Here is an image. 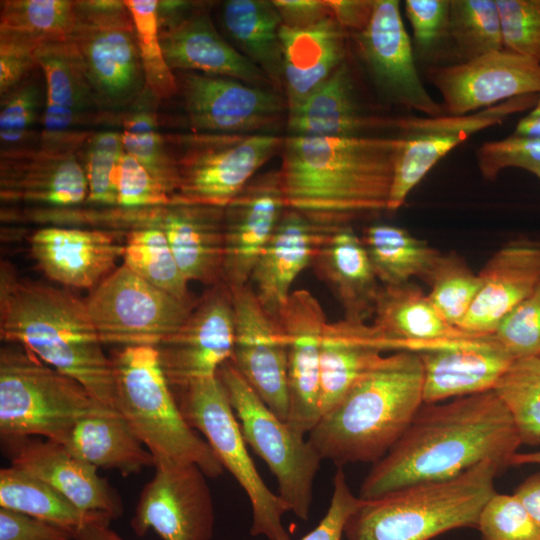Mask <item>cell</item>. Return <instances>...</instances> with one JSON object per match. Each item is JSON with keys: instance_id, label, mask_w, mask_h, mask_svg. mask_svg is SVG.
<instances>
[{"instance_id": "6da1fadb", "label": "cell", "mask_w": 540, "mask_h": 540, "mask_svg": "<svg viewBox=\"0 0 540 540\" xmlns=\"http://www.w3.org/2000/svg\"><path fill=\"white\" fill-rule=\"evenodd\" d=\"M521 444L511 415L493 390L424 403L398 442L372 465L358 496L369 500L447 480L486 459L507 468Z\"/></svg>"}, {"instance_id": "7a4b0ae2", "label": "cell", "mask_w": 540, "mask_h": 540, "mask_svg": "<svg viewBox=\"0 0 540 540\" xmlns=\"http://www.w3.org/2000/svg\"><path fill=\"white\" fill-rule=\"evenodd\" d=\"M401 137L287 135L281 149L286 207L325 228L387 210Z\"/></svg>"}, {"instance_id": "3957f363", "label": "cell", "mask_w": 540, "mask_h": 540, "mask_svg": "<svg viewBox=\"0 0 540 540\" xmlns=\"http://www.w3.org/2000/svg\"><path fill=\"white\" fill-rule=\"evenodd\" d=\"M0 337L24 346L81 383L99 405L116 410L112 363L85 301L64 289L21 280L2 262Z\"/></svg>"}, {"instance_id": "277c9868", "label": "cell", "mask_w": 540, "mask_h": 540, "mask_svg": "<svg viewBox=\"0 0 540 540\" xmlns=\"http://www.w3.org/2000/svg\"><path fill=\"white\" fill-rule=\"evenodd\" d=\"M423 402L416 352L398 351L360 379L307 435L322 460L338 466L379 461L405 433Z\"/></svg>"}, {"instance_id": "5b68a950", "label": "cell", "mask_w": 540, "mask_h": 540, "mask_svg": "<svg viewBox=\"0 0 540 540\" xmlns=\"http://www.w3.org/2000/svg\"><path fill=\"white\" fill-rule=\"evenodd\" d=\"M505 468L486 459L443 481L411 485L363 500L349 518L347 540H430L458 528H476L495 478Z\"/></svg>"}, {"instance_id": "8992f818", "label": "cell", "mask_w": 540, "mask_h": 540, "mask_svg": "<svg viewBox=\"0 0 540 540\" xmlns=\"http://www.w3.org/2000/svg\"><path fill=\"white\" fill-rule=\"evenodd\" d=\"M115 409L161 463L195 464L208 478L224 467L214 451L182 415L156 347H116L109 356Z\"/></svg>"}, {"instance_id": "52a82bcc", "label": "cell", "mask_w": 540, "mask_h": 540, "mask_svg": "<svg viewBox=\"0 0 540 540\" xmlns=\"http://www.w3.org/2000/svg\"><path fill=\"white\" fill-rule=\"evenodd\" d=\"M100 406L81 383L24 346L1 348V440L38 436L62 443L81 417Z\"/></svg>"}, {"instance_id": "ba28073f", "label": "cell", "mask_w": 540, "mask_h": 540, "mask_svg": "<svg viewBox=\"0 0 540 540\" xmlns=\"http://www.w3.org/2000/svg\"><path fill=\"white\" fill-rule=\"evenodd\" d=\"M70 40L101 110L120 118L146 91L136 28L125 1H76Z\"/></svg>"}, {"instance_id": "9c48e42d", "label": "cell", "mask_w": 540, "mask_h": 540, "mask_svg": "<svg viewBox=\"0 0 540 540\" xmlns=\"http://www.w3.org/2000/svg\"><path fill=\"white\" fill-rule=\"evenodd\" d=\"M172 390L187 423L204 435L224 469L248 496L252 510L250 534L268 540H291L282 522L289 507L258 473L218 376Z\"/></svg>"}, {"instance_id": "30bf717a", "label": "cell", "mask_w": 540, "mask_h": 540, "mask_svg": "<svg viewBox=\"0 0 540 540\" xmlns=\"http://www.w3.org/2000/svg\"><path fill=\"white\" fill-rule=\"evenodd\" d=\"M178 188L171 201L225 207L278 151L284 138L270 134L189 132L166 134Z\"/></svg>"}, {"instance_id": "8fae6325", "label": "cell", "mask_w": 540, "mask_h": 540, "mask_svg": "<svg viewBox=\"0 0 540 540\" xmlns=\"http://www.w3.org/2000/svg\"><path fill=\"white\" fill-rule=\"evenodd\" d=\"M246 444L275 476L279 495L299 519L308 520L313 484L322 458L305 436L280 419L229 359L218 370Z\"/></svg>"}, {"instance_id": "7c38bea8", "label": "cell", "mask_w": 540, "mask_h": 540, "mask_svg": "<svg viewBox=\"0 0 540 540\" xmlns=\"http://www.w3.org/2000/svg\"><path fill=\"white\" fill-rule=\"evenodd\" d=\"M102 343L157 347L187 319L196 302H185L122 265L84 300Z\"/></svg>"}, {"instance_id": "4fadbf2b", "label": "cell", "mask_w": 540, "mask_h": 540, "mask_svg": "<svg viewBox=\"0 0 540 540\" xmlns=\"http://www.w3.org/2000/svg\"><path fill=\"white\" fill-rule=\"evenodd\" d=\"M539 93L525 94L475 113L438 117H397L395 131L404 145L395 162L387 211L401 208L413 188L452 149L473 134L532 109Z\"/></svg>"}, {"instance_id": "5bb4252c", "label": "cell", "mask_w": 540, "mask_h": 540, "mask_svg": "<svg viewBox=\"0 0 540 540\" xmlns=\"http://www.w3.org/2000/svg\"><path fill=\"white\" fill-rule=\"evenodd\" d=\"M194 132L257 134L287 119L284 95L274 88L195 71H174Z\"/></svg>"}, {"instance_id": "9a60e30c", "label": "cell", "mask_w": 540, "mask_h": 540, "mask_svg": "<svg viewBox=\"0 0 540 540\" xmlns=\"http://www.w3.org/2000/svg\"><path fill=\"white\" fill-rule=\"evenodd\" d=\"M357 55L381 96L428 117L445 115L423 85L397 0H374L371 19L350 35Z\"/></svg>"}, {"instance_id": "2e32d148", "label": "cell", "mask_w": 540, "mask_h": 540, "mask_svg": "<svg viewBox=\"0 0 540 540\" xmlns=\"http://www.w3.org/2000/svg\"><path fill=\"white\" fill-rule=\"evenodd\" d=\"M130 521L137 536L153 529L163 540H210L215 510L206 474L195 464H156Z\"/></svg>"}, {"instance_id": "e0dca14e", "label": "cell", "mask_w": 540, "mask_h": 540, "mask_svg": "<svg viewBox=\"0 0 540 540\" xmlns=\"http://www.w3.org/2000/svg\"><path fill=\"white\" fill-rule=\"evenodd\" d=\"M157 16L160 43L173 72L195 71L274 88L257 66L218 33L204 2L158 1Z\"/></svg>"}, {"instance_id": "ac0fdd59", "label": "cell", "mask_w": 540, "mask_h": 540, "mask_svg": "<svg viewBox=\"0 0 540 540\" xmlns=\"http://www.w3.org/2000/svg\"><path fill=\"white\" fill-rule=\"evenodd\" d=\"M235 321L231 289L220 282L199 299L184 323L156 348L172 388L215 377L231 358Z\"/></svg>"}, {"instance_id": "d6986e66", "label": "cell", "mask_w": 540, "mask_h": 540, "mask_svg": "<svg viewBox=\"0 0 540 540\" xmlns=\"http://www.w3.org/2000/svg\"><path fill=\"white\" fill-rule=\"evenodd\" d=\"M426 77L439 91L445 114L451 116L540 93V63L505 49L465 63L429 67Z\"/></svg>"}, {"instance_id": "ffe728a7", "label": "cell", "mask_w": 540, "mask_h": 540, "mask_svg": "<svg viewBox=\"0 0 540 540\" xmlns=\"http://www.w3.org/2000/svg\"><path fill=\"white\" fill-rule=\"evenodd\" d=\"M35 59L46 88L38 144L83 146L91 134L86 126L112 118L98 105L72 41L44 42L36 49Z\"/></svg>"}, {"instance_id": "44dd1931", "label": "cell", "mask_w": 540, "mask_h": 540, "mask_svg": "<svg viewBox=\"0 0 540 540\" xmlns=\"http://www.w3.org/2000/svg\"><path fill=\"white\" fill-rule=\"evenodd\" d=\"M231 291L235 332L230 360L264 403L286 421L287 346L282 328L249 284Z\"/></svg>"}, {"instance_id": "7402d4cb", "label": "cell", "mask_w": 540, "mask_h": 540, "mask_svg": "<svg viewBox=\"0 0 540 540\" xmlns=\"http://www.w3.org/2000/svg\"><path fill=\"white\" fill-rule=\"evenodd\" d=\"M277 320L287 346V424L307 436L321 418V341L327 318L308 290L291 292Z\"/></svg>"}, {"instance_id": "603a6c76", "label": "cell", "mask_w": 540, "mask_h": 540, "mask_svg": "<svg viewBox=\"0 0 540 540\" xmlns=\"http://www.w3.org/2000/svg\"><path fill=\"white\" fill-rule=\"evenodd\" d=\"M82 149L37 144L2 150L1 200L57 207L85 204L88 183Z\"/></svg>"}, {"instance_id": "cb8c5ba5", "label": "cell", "mask_w": 540, "mask_h": 540, "mask_svg": "<svg viewBox=\"0 0 540 540\" xmlns=\"http://www.w3.org/2000/svg\"><path fill=\"white\" fill-rule=\"evenodd\" d=\"M286 209L279 170L256 175L224 207L223 282L230 289L249 283Z\"/></svg>"}, {"instance_id": "d4e9b609", "label": "cell", "mask_w": 540, "mask_h": 540, "mask_svg": "<svg viewBox=\"0 0 540 540\" xmlns=\"http://www.w3.org/2000/svg\"><path fill=\"white\" fill-rule=\"evenodd\" d=\"M10 465L54 487L84 511L108 514L113 520L124 512L117 490L97 467L71 453L62 443L38 436L1 440Z\"/></svg>"}, {"instance_id": "484cf974", "label": "cell", "mask_w": 540, "mask_h": 540, "mask_svg": "<svg viewBox=\"0 0 540 540\" xmlns=\"http://www.w3.org/2000/svg\"><path fill=\"white\" fill-rule=\"evenodd\" d=\"M416 353L425 404L493 390L514 361L493 334L449 340Z\"/></svg>"}, {"instance_id": "4316f807", "label": "cell", "mask_w": 540, "mask_h": 540, "mask_svg": "<svg viewBox=\"0 0 540 540\" xmlns=\"http://www.w3.org/2000/svg\"><path fill=\"white\" fill-rule=\"evenodd\" d=\"M142 214L163 231L189 282L210 287L223 282L224 207L171 201Z\"/></svg>"}, {"instance_id": "83f0119b", "label": "cell", "mask_w": 540, "mask_h": 540, "mask_svg": "<svg viewBox=\"0 0 540 540\" xmlns=\"http://www.w3.org/2000/svg\"><path fill=\"white\" fill-rule=\"evenodd\" d=\"M481 286L459 329L492 335L540 281V242L517 238L501 246L478 273Z\"/></svg>"}, {"instance_id": "f1b7e54d", "label": "cell", "mask_w": 540, "mask_h": 540, "mask_svg": "<svg viewBox=\"0 0 540 540\" xmlns=\"http://www.w3.org/2000/svg\"><path fill=\"white\" fill-rule=\"evenodd\" d=\"M30 249L51 280L67 287L94 289L115 270L124 245L110 231L50 226L32 234Z\"/></svg>"}, {"instance_id": "f546056e", "label": "cell", "mask_w": 540, "mask_h": 540, "mask_svg": "<svg viewBox=\"0 0 540 540\" xmlns=\"http://www.w3.org/2000/svg\"><path fill=\"white\" fill-rule=\"evenodd\" d=\"M286 123L292 136L353 138L395 131L396 118L372 114L364 108L346 59L303 102L288 111Z\"/></svg>"}, {"instance_id": "4dcf8cb0", "label": "cell", "mask_w": 540, "mask_h": 540, "mask_svg": "<svg viewBox=\"0 0 540 540\" xmlns=\"http://www.w3.org/2000/svg\"><path fill=\"white\" fill-rule=\"evenodd\" d=\"M331 229L315 224L295 210H285L248 283L269 314L277 317L292 292L293 282L312 265L321 242Z\"/></svg>"}, {"instance_id": "1f68e13d", "label": "cell", "mask_w": 540, "mask_h": 540, "mask_svg": "<svg viewBox=\"0 0 540 540\" xmlns=\"http://www.w3.org/2000/svg\"><path fill=\"white\" fill-rule=\"evenodd\" d=\"M396 345L364 321L342 318L325 325L320 354L321 417Z\"/></svg>"}, {"instance_id": "d6a6232c", "label": "cell", "mask_w": 540, "mask_h": 540, "mask_svg": "<svg viewBox=\"0 0 540 540\" xmlns=\"http://www.w3.org/2000/svg\"><path fill=\"white\" fill-rule=\"evenodd\" d=\"M312 266L342 306L344 318L366 322L373 315L381 285L361 237L351 226L328 231Z\"/></svg>"}, {"instance_id": "836d02e7", "label": "cell", "mask_w": 540, "mask_h": 540, "mask_svg": "<svg viewBox=\"0 0 540 540\" xmlns=\"http://www.w3.org/2000/svg\"><path fill=\"white\" fill-rule=\"evenodd\" d=\"M348 36L333 17L304 29L281 26L282 82L288 111L303 102L346 60Z\"/></svg>"}, {"instance_id": "e575fe53", "label": "cell", "mask_w": 540, "mask_h": 540, "mask_svg": "<svg viewBox=\"0 0 540 540\" xmlns=\"http://www.w3.org/2000/svg\"><path fill=\"white\" fill-rule=\"evenodd\" d=\"M372 317V325L398 351L418 352L449 340L477 336L448 323L428 295L412 282L381 285Z\"/></svg>"}, {"instance_id": "d590c367", "label": "cell", "mask_w": 540, "mask_h": 540, "mask_svg": "<svg viewBox=\"0 0 540 540\" xmlns=\"http://www.w3.org/2000/svg\"><path fill=\"white\" fill-rule=\"evenodd\" d=\"M62 444L87 463L125 477L155 466L153 455L121 414L103 406L81 417Z\"/></svg>"}, {"instance_id": "8d00e7d4", "label": "cell", "mask_w": 540, "mask_h": 540, "mask_svg": "<svg viewBox=\"0 0 540 540\" xmlns=\"http://www.w3.org/2000/svg\"><path fill=\"white\" fill-rule=\"evenodd\" d=\"M221 21L238 51L257 66L280 92L283 89L282 20L273 1H225Z\"/></svg>"}, {"instance_id": "74e56055", "label": "cell", "mask_w": 540, "mask_h": 540, "mask_svg": "<svg viewBox=\"0 0 540 540\" xmlns=\"http://www.w3.org/2000/svg\"><path fill=\"white\" fill-rule=\"evenodd\" d=\"M0 507L56 524L75 534L92 523L110 524L111 516L84 511L45 481L14 466L0 469Z\"/></svg>"}, {"instance_id": "f35d334b", "label": "cell", "mask_w": 540, "mask_h": 540, "mask_svg": "<svg viewBox=\"0 0 540 540\" xmlns=\"http://www.w3.org/2000/svg\"><path fill=\"white\" fill-rule=\"evenodd\" d=\"M361 239L381 285L407 283L412 277L425 281L441 255L426 241L394 225H370Z\"/></svg>"}, {"instance_id": "ab89813d", "label": "cell", "mask_w": 540, "mask_h": 540, "mask_svg": "<svg viewBox=\"0 0 540 540\" xmlns=\"http://www.w3.org/2000/svg\"><path fill=\"white\" fill-rule=\"evenodd\" d=\"M158 103L146 89L121 115V137L125 152L136 158L172 198L178 188L177 169L166 134L159 129Z\"/></svg>"}, {"instance_id": "60d3db41", "label": "cell", "mask_w": 540, "mask_h": 540, "mask_svg": "<svg viewBox=\"0 0 540 540\" xmlns=\"http://www.w3.org/2000/svg\"><path fill=\"white\" fill-rule=\"evenodd\" d=\"M122 257L123 265L147 282L182 301L194 302L189 281L157 225L140 218L127 231Z\"/></svg>"}, {"instance_id": "b9f144b4", "label": "cell", "mask_w": 540, "mask_h": 540, "mask_svg": "<svg viewBox=\"0 0 540 540\" xmlns=\"http://www.w3.org/2000/svg\"><path fill=\"white\" fill-rule=\"evenodd\" d=\"M502 49L496 0H450L444 65L465 63Z\"/></svg>"}, {"instance_id": "7bdbcfd3", "label": "cell", "mask_w": 540, "mask_h": 540, "mask_svg": "<svg viewBox=\"0 0 540 540\" xmlns=\"http://www.w3.org/2000/svg\"><path fill=\"white\" fill-rule=\"evenodd\" d=\"M493 391L508 410L522 444H540V357L516 359Z\"/></svg>"}, {"instance_id": "ee69618b", "label": "cell", "mask_w": 540, "mask_h": 540, "mask_svg": "<svg viewBox=\"0 0 540 540\" xmlns=\"http://www.w3.org/2000/svg\"><path fill=\"white\" fill-rule=\"evenodd\" d=\"M75 22L76 1H1L0 30L30 36L42 43L69 39Z\"/></svg>"}, {"instance_id": "f6af8a7d", "label": "cell", "mask_w": 540, "mask_h": 540, "mask_svg": "<svg viewBox=\"0 0 540 540\" xmlns=\"http://www.w3.org/2000/svg\"><path fill=\"white\" fill-rule=\"evenodd\" d=\"M1 151L35 146L31 140L37 119L45 110L46 88L40 67L0 95Z\"/></svg>"}, {"instance_id": "bcb514c9", "label": "cell", "mask_w": 540, "mask_h": 540, "mask_svg": "<svg viewBox=\"0 0 540 540\" xmlns=\"http://www.w3.org/2000/svg\"><path fill=\"white\" fill-rule=\"evenodd\" d=\"M425 282L430 286L427 295L436 310L459 328L480 289L479 275L457 253H441Z\"/></svg>"}, {"instance_id": "7dc6e473", "label": "cell", "mask_w": 540, "mask_h": 540, "mask_svg": "<svg viewBox=\"0 0 540 540\" xmlns=\"http://www.w3.org/2000/svg\"><path fill=\"white\" fill-rule=\"evenodd\" d=\"M124 1L134 20L146 89L159 101L168 100L178 94V86L159 39L158 1Z\"/></svg>"}, {"instance_id": "c3c4849f", "label": "cell", "mask_w": 540, "mask_h": 540, "mask_svg": "<svg viewBox=\"0 0 540 540\" xmlns=\"http://www.w3.org/2000/svg\"><path fill=\"white\" fill-rule=\"evenodd\" d=\"M124 151L121 132L99 131L90 134L82 149V163L88 183L85 204L101 208L117 207L116 180Z\"/></svg>"}, {"instance_id": "681fc988", "label": "cell", "mask_w": 540, "mask_h": 540, "mask_svg": "<svg viewBox=\"0 0 540 540\" xmlns=\"http://www.w3.org/2000/svg\"><path fill=\"white\" fill-rule=\"evenodd\" d=\"M404 9L412 28L416 62L427 68L444 65L450 0H406Z\"/></svg>"}, {"instance_id": "f907efd6", "label": "cell", "mask_w": 540, "mask_h": 540, "mask_svg": "<svg viewBox=\"0 0 540 540\" xmlns=\"http://www.w3.org/2000/svg\"><path fill=\"white\" fill-rule=\"evenodd\" d=\"M476 528L481 540H540V530L514 494H493Z\"/></svg>"}, {"instance_id": "816d5d0a", "label": "cell", "mask_w": 540, "mask_h": 540, "mask_svg": "<svg viewBox=\"0 0 540 540\" xmlns=\"http://www.w3.org/2000/svg\"><path fill=\"white\" fill-rule=\"evenodd\" d=\"M493 336L514 360L540 357V281L500 322Z\"/></svg>"}, {"instance_id": "f5cc1de1", "label": "cell", "mask_w": 540, "mask_h": 540, "mask_svg": "<svg viewBox=\"0 0 540 540\" xmlns=\"http://www.w3.org/2000/svg\"><path fill=\"white\" fill-rule=\"evenodd\" d=\"M503 49L540 63V0H496Z\"/></svg>"}, {"instance_id": "db71d44e", "label": "cell", "mask_w": 540, "mask_h": 540, "mask_svg": "<svg viewBox=\"0 0 540 540\" xmlns=\"http://www.w3.org/2000/svg\"><path fill=\"white\" fill-rule=\"evenodd\" d=\"M476 161L487 181L496 180L509 167L524 169L540 180V138L512 134L485 142L476 150Z\"/></svg>"}, {"instance_id": "11a10c76", "label": "cell", "mask_w": 540, "mask_h": 540, "mask_svg": "<svg viewBox=\"0 0 540 540\" xmlns=\"http://www.w3.org/2000/svg\"><path fill=\"white\" fill-rule=\"evenodd\" d=\"M116 190L117 208L124 210L154 208L171 202L165 188L125 151L118 167Z\"/></svg>"}, {"instance_id": "9f6ffc18", "label": "cell", "mask_w": 540, "mask_h": 540, "mask_svg": "<svg viewBox=\"0 0 540 540\" xmlns=\"http://www.w3.org/2000/svg\"><path fill=\"white\" fill-rule=\"evenodd\" d=\"M41 44L33 37L0 30V95L39 67L35 51Z\"/></svg>"}, {"instance_id": "6f0895ef", "label": "cell", "mask_w": 540, "mask_h": 540, "mask_svg": "<svg viewBox=\"0 0 540 540\" xmlns=\"http://www.w3.org/2000/svg\"><path fill=\"white\" fill-rule=\"evenodd\" d=\"M363 500L348 485L346 475L338 469L333 477L330 505L319 524L301 540H342L349 518Z\"/></svg>"}, {"instance_id": "680465c9", "label": "cell", "mask_w": 540, "mask_h": 540, "mask_svg": "<svg viewBox=\"0 0 540 540\" xmlns=\"http://www.w3.org/2000/svg\"><path fill=\"white\" fill-rule=\"evenodd\" d=\"M75 535L56 524L0 507V540H74Z\"/></svg>"}, {"instance_id": "91938a15", "label": "cell", "mask_w": 540, "mask_h": 540, "mask_svg": "<svg viewBox=\"0 0 540 540\" xmlns=\"http://www.w3.org/2000/svg\"><path fill=\"white\" fill-rule=\"evenodd\" d=\"M282 25L304 29L333 17L328 0H274Z\"/></svg>"}, {"instance_id": "94428289", "label": "cell", "mask_w": 540, "mask_h": 540, "mask_svg": "<svg viewBox=\"0 0 540 540\" xmlns=\"http://www.w3.org/2000/svg\"><path fill=\"white\" fill-rule=\"evenodd\" d=\"M333 18L350 35L363 31L372 16L374 0H328Z\"/></svg>"}, {"instance_id": "6125c7cd", "label": "cell", "mask_w": 540, "mask_h": 540, "mask_svg": "<svg viewBox=\"0 0 540 540\" xmlns=\"http://www.w3.org/2000/svg\"><path fill=\"white\" fill-rule=\"evenodd\" d=\"M540 530V472L526 478L513 493Z\"/></svg>"}, {"instance_id": "be15d7a7", "label": "cell", "mask_w": 540, "mask_h": 540, "mask_svg": "<svg viewBox=\"0 0 540 540\" xmlns=\"http://www.w3.org/2000/svg\"><path fill=\"white\" fill-rule=\"evenodd\" d=\"M513 134L540 138V93L535 106L518 122Z\"/></svg>"}, {"instance_id": "e7e4bbea", "label": "cell", "mask_w": 540, "mask_h": 540, "mask_svg": "<svg viewBox=\"0 0 540 540\" xmlns=\"http://www.w3.org/2000/svg\"><path fill=\"white\" fill-rule=\"evenodd\" d=\"M110 524L92 523L80 529L74 540H124L109 528Z\"/></svg>"}, {"instance_id": "03108f58", "label": "cell", "mask_w": 540, "mask_h": 540, "mask_svg": "<svg viewBox=\"0 0 540 540\" xmlns=\"http://www.w3.org/2000/svg\"><path fill=\"white\" fill-rule=\"evenodd\" d=\"M540 464V451L528 453H516L511 460V465Z\"/></svg>"}]
</instances>
